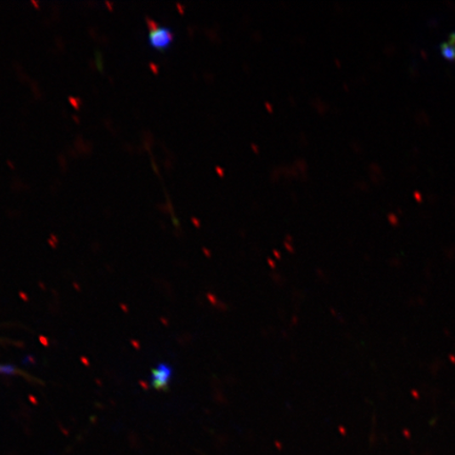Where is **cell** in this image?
Listing matches in <instances>:
<instances>
[{
  "label": "cell",
  "mask_w": 455,
  "mask_h": 455,
  "mask_svg": "<svg viewBox=\"0 0 455 455\" xmlns=\"http://www.w3.org/2000/svg\"><path fill=\"white\" fill-rule=\"evenodd\" d=\"M174 33L167 26L156 25L152 22L149 34H148V42L150 47L157 51H166L172 44Z\"/></svg>",
  "instance_id": "1"
},
{
  "label": "cell",
  "mask_w": 455,
  "mask_h": 455,
  "mask_svg": "<svg viewBox=\"0 0 455 455\" xmlns=\"http://www.w3.org/2000/svg\"><path fill=\"white\" fill-rule=\"evenodd\" d=\"M173 377V369L166 363H158L151 372V385L157 390H167Z\"/></svg>",
  "instance_id": "2"
},
{
  "label": "cell",
  "mask_w": 455,
  "mask_h": 455,
  "mask_svg": "<svg viewBox=\"0 0 455 455\" xmlns=\"http://www.w3.org/2000/svg\"><path fill=\"white\" fill-rule=\"evenodd\" d=\"M439 49L441 53L447 60H454L455 59V44L451 42H443L439 45Z\"/></svg>",
  "instance_id": "3"
},
{
  "label": "cell",
  "mask_w": 455,
  "mask_h": 455,
  "mask_svg": "<svg viewBox=\"0 0 455 455\" xmlns=\"http://www.w3.org/2000/svg\"><path fill=\"white\" fill-rule=\"evenodd\" d=\"M16 373H17V370L13 366H11V365L0 366V374L14 375Z\"/></svg>",
  "instance_id": "4"
}]
</instances>
